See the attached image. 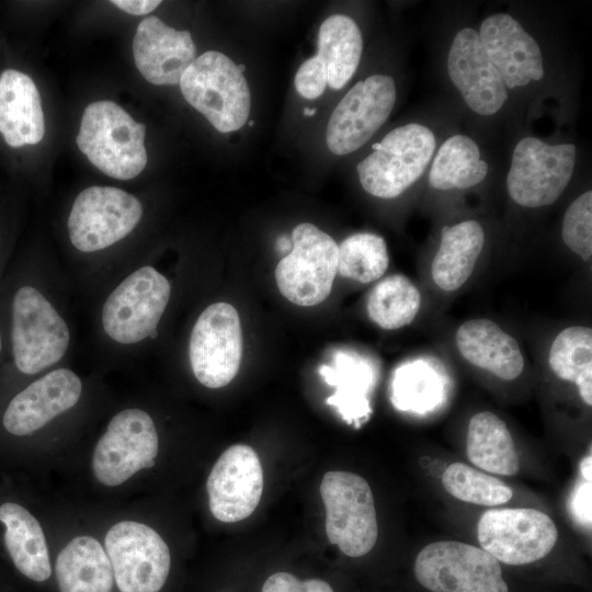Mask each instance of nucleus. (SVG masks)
I'll return each instance as SVG.
<instances>
[{"label": "nucleus", "mask_w": 592, "mask_h": 592, "mask_svg": "<svg viewBox=\"0 0 592 592\" xmlns=\"http://www.w3.org/2000/svg\"><path fill=\"white\" fill-rule=\"evenodd\" d=\"M145 125L118 104L96 101L82 115L76 141L89 161L106 175L129 180L146 167Z\"/></svg>", "instance_id": "nucleus-1"}, {"label": "nucleus", "mask_w": 592, "mask_h": 592, "mask_svg": "<svg viewBox=\"0 0 592 592\" xmlns=\"http://www.w3.org/2000/svg\"><path fill=\"white\" fill-rule=\"evenodd\" d=\"M182 95L220 133L241 128L250 114V90L228 56L208 50L196 57L180 79Z\"/></svg>", "instance_id": "nucleus-2"}, {"label": "nucleus", "mask_w": 592, "mask_h": 592, "mask_svg": "<svg viewBox=\"0 0 592 592\" xmlns=\"http://www.w3.org/2000/svg\"><path fill=\"white\" fill-rule=\"evenodd\" d=\"M435 145L432 130L421 124L410 123L390 130L357 164L363 189L380 198L399 196L423 174Z\"/></svg>", "instance_id": "nucleus-3"}, {"label": "nucleus", "mask_w": 592, "mask_h": 592, "mask_svg": "<svg viewBox=\"0 0 592 592\" xmlns=\"http://www.w3.org/2000/svg\"><path fill=\"white\" fill-rule=\"evenodd\" d=\"M326 508V533L331 544L349 557H361L374 547L378 526L368 482L350 471H328L320 483Z\"/></svg>", "instance_id": "nucleus-4"}, {"label": "nucleus", "mask_w": 592, "mask_h": 592, "mask_svg": "<svg viewBox=\"0 0 592 592\" xmlns=\"http://www.w3.org/2000/svg\"><path fill=\"white\" fill-rule=\"evenodd\" d=\"M414 574L432 592H509L499 561L462 542L426 545L415 558Z\"/></svg>", "instance_id": "nucleus-5"}, {"label": "nucleus", "mask_w": 592, "mask_h": 592, "mask_svg": "<svg viewBox=\"0 0 592 592\" xmlns=\"http://www.w3.org/2000/svg\"><path fill=\"white\" fill-rule=\"evenodd\" d=\"M169 281L152 266H143L106 298L101 315L105 333L122 344H134L156 335L169 303Z\"/></svg>", "instance_id": "nucleus-6"}, {"label": "nucleus", "mask_w": 592, "mask_h": 592, "mask_svg": "<svg viewBox=\"0 0 592 592\" xmlns=\"http://www.w3.org/2000/svg\"><path fill=\"white\" fill-rule=\"evenodd\" d=\"M291 240V252L275 269L277 287L293 304L318 305L331 293L338 273V244L309 223L295 227Z\"/></svg>", "instance_id": "nucleus-7"}, {"label": "nucleus", "mask_w": 592, "mask_h": 592, "mask_svg": "<svg viewBox=\"0 0 592 592\" xmlns=\"http://www.w3.org/2000/svg\"><path fill=\"white\" fill-rule=\"evenodd\" d=\"M11 339L16 367L24 374H36L65 355L70 333L45 296L23 286L13 299Z\"/></svg>", "instance_id": "nucleus-8"}, {"label": "nucleus", "mask_w": 592, "mask_h": 592, "mask_svg": "<svg viewBox=\"0 0 592 592\" xmlns=\"http://www.w3.org/2000/svg\"><path fill=\"white\" fill-rule=\"evenodd\" d=\"M576 152L572 144L549 145L535 137L521 139L506 177L512 200L524 207L555 203L570 182Z\"/></svg>", "instance_id": "nucleus-9"}, {"label": "nucleus", "mask_w": 592, "mask_h": 592, "mask_svg": "<svg viewBox=\"0 0 592 592\" xmlns=\"http://www.w3.org/2000/svg\"><path fill=\"white\" fill-rule=\"evenodd\" d=\"M104 545L121 592H158L164 585L171 556L153 528L123 521L109 530Z\"/></svg>", "instance_id": "nucleus-10"}, {"label": "nucleus", "mask_w": 592, "mask_h": 592, "mask_svg": "<svg viewBox=\"0 0 592 592\" xmlns=\"http://www.w3.org/2000/svg\"><path fill=\"white\" fill-rule=\"evenodd\" d=\"M138 198L112 186H90L76 197L68 218L71 243L82 252L103 250L125 238L139 223Z\"/></svg>", "instance_id": "nucleus-11"}, {"label": "nucleus", "mask_w": 592, "mask_h": 592, "mask_svg": "<svg viewBox=\"0 0 592 592\" xmlns=\"http://www.w3.org/2000/svg\"><path fill=\"white\" fill-rule=\"evenodd\" d=\"M477 537L498 561L521 566L548 555L558 531L547 514L535 509H491L480 516Z\"/></svg>", "instance_id": "nucleus-12"}, {"label": "nucleus", "mask_w": 592, "mask_h": 592, "mask_svg": "<svg viewBox=\"0 0 592 592\" xmlns=\"http://www.w3.org/2000/svg\"><path fill=\"white\" fill-rule=\"evenodd\" d=\"M159 440L151 417L132 408L115 414L93 452L92 468L103 485L114 487L155 465Z\"/></svg>", "instance_id": "nucleus-13"}, {"label": "nucleus", "mask_w": 592, "mask_h": 592, "mask_svg": "<svg viewBox=\"0 0 592 592\" xmlns=\"http://www.w3.org/2000/svg\"><path fill=\"white\" fill-rule=\"evenodd\" d=\"M190 363L205 387L220 388L237 375L242 356L238 311L228 303L209 305L197 318L190 337Z\"/></svg>", "instance_id": "nucleus-14"}, {"label": "nucleus", "mask_w": 592, "mask_h": 592, "mask_svg": "<svg viewBox=\"0 0 592 592\" xmlns=\"http://www.w3.org/2000/svg\"><path fill=\"white\" fill-rule=\"evenodd\" d=\"M396 101L391 77L373 75L354 84L335 106L327 126V146L334 155L361 148L389 117Z\"/></svg>", "instance_id": "nucleus-15"}, {"label": "nucleus", "mask_w": 592, "mask_h": 592, "mask_svg": "<svg viewBox=\"0 0 592 592\" xmlns=\"http://www.w3.org/2000/svg\"><path fill=\"white\" fill-rule=\"evenodd\" d=\"M212 514L220 522L236 523L250 516L263 491V469L255 451L246 444L227 448L206 481Z\"/></svg>", "instance_id": "nucleus-16"}, {"label": "nucleus", "mask_w": 592, "mask_h": 592, "mask_svg": "<svg viewBox=\"0 0 592 592\" xmlns=\"http://www.w3.org/2000/svg\"><path fill=\"white\" fill-rule=\"evenodd\" d=\"M447 71L465 103L480 115L497 113L508 99V90L488 58L477 31L460 30L451 45Z\"/></svg>", "instance_id": "nucleus-17"}, {"label": "nucleus", "mask_w": 592, "mask_h": 592, "mask_svg": "<svg viewBox=\"0 0 592 592\" xmlns=\"http://www.w3.org/2000/svg\"><path fill=\"white\" fill-rule=\"evenodd\" d=\"M479 38L506 88L523 87L544 76L540 48L522 25L505 13L482 21Z\"/></svg>", "instance_id": "nucleus-18"}, {"label": "nucleus", "mask_w": 592, "mask_h": 592, "mask_svg": "<svg viewBox=\"0 0 592 592\" xmlns=\"http://www.w3.org/2000/svg\"><path fill=\"white\" fill-rule=\"evenodd\" d=\"M133 54L137 69L147 81L174 86L196 58V47L190 32L178 31L150 15L137 26Z\"/></svg>", "instance_id": "nucleus-19"}, {"label": "nucleus", "mask_w": 592, "mask_h": 592, "mask_svg": "<svg viewBox=\"0 0 592 592\" xmlns=\"http://www.w3.org/2000/svg\"><path fill=\"white\" fill-rule=\"evenodd\" d=\"M82 384L76 373L55 369L29 385L9 403L3 425L13 435H26L43 428L79 400Z\"/></svg>", "instance_id": "nucleus-20"}, {"label": "nucleus", "mask_w": 592, "mask_h": 592, "mask_svg": "<svg viewBox=\"0 0 592 592\" xmlns=\"http://www.w3.org/2000/svg\"><path fill=\"white\" fill-rule=\"evenodd\" d=\"M319 374L323 380L335 388L326 402L337 408L342 419L360 426L372 412L369 395L376 380L375 365L365 356L352 351L338 350L330 364H322Z\"/></svg>", "instance_id": "nucleus-21"}, {"label": "nucleus", "mask_w": 592, "mask_h": 592, "mask_svg": "<svg viewBox=\"0 0 592 592\" xmlns=\"http://www.w3.org/2000/svg\"><path fill=\"white\" fill-rule=\"evenodd\" d=\"M0 133L13 148L35 145L45 133L39 92L27 75L15 69L0 75Z\"/></svg>", "instance_id": "nucleus-22"}, {"label": "nucleus", "mask_w": 592, "mask_h": 592, "mask_svg": "<svg viewBox=\"0 0 592 592\" xmlns=\"http://www.w3.org/2000/svg\"><path fill=\"white\" fill-rule=\"evenodd\" d=\"M456 346L470 364L494 376L513 380L524 368L516 340L489 319L465 321L456 331Z\"/></svg>", "instance_id": "nucleus-23"}, {"label": "nucleus", "mask_w": 592, "mask_h": 592, "mask_svg": "<svg viewBox=\"0 0 592 592\" xmlns=\"http://www.w3.org/2000/svg\"><path fill=\"white\" fill-rule=\"evenodd\" d=\"M483 242V229L476 220L444 226L440 247L431 265L436 286L446 292L462 287L474 271Z\"/></svg>", "instance_id": "nucleus-24"}, {"label": "nucleus", "mask_w": 592, "mask_h": 592, "mask_svg": "<svg viewBox=\"0 0 592 592\" xmlns=\"http://www.w3.org/2000/svg\"><path fill=\"white\" fill-rule=\"evenodd\" d=\"M56 578L60 592H111L113 569L102 545L91 536H78L59 553Z\"/></svg>", "instance_id": "nucleus-25"}, {"label": "nucleus", "mask_w": 592, "mask_h": 592, "mask_svg": "<svg viewBox=\"0 0 592 592\" xmlns=\"http://www.w3.org/2000/svg\"><path fill=\"white\" fill-rule=\"evenodd\" d=\"M0 522L5 526V547L18 570L34 581L47 580L52 567L38 521L25 508L7 502L0 506Z\"/></svg>", "instance_id": "nucleus-26"}, {"label": "nucleus", "mask_w": 592, "mask_h": 592, "mask_svg": "<svg viewBox=\"0 0 592 592\" xmlns=\"http://www.w3.org/2000/svg\"><path fill=\"white\" fill-rule=\"evenodd\" d=\"M363 50V38L357 24L350 16L333 14L320 25L318 54L326 71L327 84L342 89L357 69Z\"/></svg>", "instance_id": "nucleus-27"}, {"label": "nucleus", "mask_w": 592, "mask_h": 592, "mask_svg": "<svg viewBox=\"0 0 592 592\" xmlns=\"http://www.w3.org/2000/svg\"><path fill=\"white\" fill-rule=\"evenodd\" d=\"M466 452L475 466L488 473L512 476L520 469L519 455L506 424L490 411L471 417Z\"/></svg>", "instance_id": "nucleus-28"}, {"label": "nucleus", "mask_w": 592, "mask_h": 592, "mask_svg": "<svg viewBox=\"0 0 592 592\" xmlns=\"http://www.w3.org/2000/svg\"><path fill=\"white\" fill-rule=\"evenodd\" d=\"M488 163L477 144L465 135H454L440 147L431 166L429 183L436 190L468 189L480 183Z\"/></svg>", "instance_id": "nucleus-29"}, {"label": "nucleus", "mask_w": 592, "mask_h": 592, "mask_svg": "<svg viewBox=\"0 0 592 592\" xmlns=\"http://www.w3.org/2000/svg\"><path fill=\"white\" fill-rule=\"evenodd\" d=\"M548 362L554 374L576 384L579 395L592 405V329L582 326L566 328L553 341Z\"/></svg>", "instance_id": "nucleus-30"}, {"label": "nucleus", "mask_w": 592, "mask_h": 592, "mask_svg": "<svg viewBox=\"0 0 592 592\" xmlns=\"http://www.w3.org/2000/svg\"><path fill=\"white\" fill-rule=\"evenodd\" d=\"M443 395V378L426 361L407 362L394 372L390 400L398 410L425 413L439 406Z\"/></svg>", "instance_id": "nucleus-31"}, {"label": "nucleus", "mask_w": 592, "mask_h": 592, "mask_svg": "<svg viewBox=\"0 0 592 592\" xmlns=\"http://www.w3.org/2000/svg\"><path fill=\"white\" fill-rule=\"evenodd\" d=\"M421 295L405 275H390L377 283L368 294L367 314L385 330H395L412 322L419 312Z\"/></svg>", "instance_id": "nucleus-32"}, {"label": "nucleus", "mask_w": 592, "mask_h": 592, "mask_svg": "<svg viewBox=\"0 0 592 592\" xmlns=\"http://www.w3.org/2000/svg\"><path fill=\"white\" fill-rule=\"evenodd\" d=\"M389 258L385 240L375 234H355L338 246V272L360 283H371L384 275Z\"/></svg>", "instance_id": "nucleus-33"}, {"label": "nucleus", "mask_w": 592, "mask_h": 592, "mask_svg": "<svg viewBox=\"0 0 592 592\" xmlns=\"http://www.w3.org/2000/svg\"><path fill=\"white\" fill-rule=\"evenodd\" d=\"M445 490L465 502L497 506L509 502L512 489L500 479L463 463H453L443 473Z\"/></svg>", "instance_id": "nucleus-34"}, {"label": "nucleus", "mask_w": 592, "mask_h": 592, "mask_svg": "<svg viewBox=\"0 0 592 592\" xmlns=\"http://www.w3.org/2000/svg\"><path fill=\"white\" fill-rule=\"evenodd\" d=\"M566 246L584 261L592 255V192L587 191L567 208L561 228Z\"/></svg>", "instance_id": "nucleus-35"}, {"label": "nucleus", "mask_w": 592, "mask_h": 592, "mask_svg": "<svg viewBox=\"0 0 592 592\" xmlns=\"http://www.w3.org/2000/svg\"><path fill=\"white\" fill-rule=\"evenodd\" d=\"M327 86L325 67L321 60L314 56L298 68L295 75V88L305 99H317Z\"/></svg>", "instance_id": "nucleus-36"}, {"label": "nucleus", "mask_w": 592, "mask_h": 592, "mask_svg": "<svg viewBox=\"0 0 592 592\" xmlns=\"http://www.w3.org/2000/svg\"><path fill=\"white\" fill-rule=\"evenodd\" d=\"M261 592H333L331 585L320 579L299 580L288 572H276L270 576Z\"/></svg>", "instance_id": "nucleus-37"}, {"label": "nucleus", "mask_w": 592, "mask_h": 592, "mask_svg": "<svg viewBox=\"0 0 592 592\" xmlns=\"http://www.w3.org/2000/svg\"><path fill=\"white\" fill-rule=\"evenodd\" d=\"M592 481H584L572 491L569 510L572 517L584 527L592 523Z\"/></svg>", "instance_id": "nucleus-38"}, {"label": "nucleus", "mask_w": 592, "mask_h": 592, "mask_svg": "<svg viewBox=\"0 0 592 592\" xmlns=\"http://www.w3.org/2000/svg\"><path fill=\"white\" fill-rule=\"evenodd\" d=\"M121 10L134 14L143 15L153 11L161 1L156 0H114L112 1Z\"/></svg>", "instance_id": "nucleus-39"}, {"label": "nucleus", "mask_w": 592, "mask_h": 592, "mask_svg": "<svg viewBox=\"0 0 592 592\" xmlns=\"http://www.w3.org/2000/svg\"><path fill=\"white\" fill-rule=\"evenodd\" d=\"M580 473L585 481H592V456L587 455L580 462Z\"/></svg>", "instance_id": "nucleus-40"}, {"label": "nucleus", "mask_w": 592, "mask_h": 592, "mask_svg": "<svg viewBox=\"0 0 592 592\" xmlns=\"http://www.w3.org/2000/svg\"><path fill=\"white\" fill-rule=\"evenodd\" d=\"M277 248H278V250L281 252H286V251L291 252V250L293 248L292 240H289L288 237H286V236H281L277 239Z\"/></svg>", "instance_id": "nucleus-41"}, {"label": "nucleus", "mask_w": 592, "mask_h": 592, "mask_svg": "<svg viewBox=\"0 0 592 592\" xmlns=\"http://www.w3.org/2000/svg\"><path fill=\"white\" fill-rule=\"evenodd\" d=\"M304 114L307 115V116H312V115L316 114V109L305 107L304 109Z\"/></svg>", "instance_id": "nucleus-42"}, {"label": "nucleus", "mask_w": 592, "mask_h": 592, "mask_svg": "<svg viewBox=\"0 0 592 592\" xmlns=\"http://www.w3.org/2000/svg\"><path fill=\"white\" fill-rule=\"evenodd\" d=\"M238 69L243 73L246 67L243 65H238Z\"/></svg>", "instance_id": "nucleus-43"}, {"label": "nucleus", "mask_w": 592, "mask_h": 592, "mask_svg": "<svg viewBox=\"0 0 592 592\" xmlns=\"http://www.w3.org/2000/svg\"><path fill=\"white\" fill-rule=\"evenodd\" d=\"M249 125H250V126L254 125V122H253V121H250V122H249Z\"/></svg>", "instance_id": "nucleus-44"}, {"label": "nucleus", "mask_w": 592, "mask_h": 592, "mask_svg": "<svg viewBox=\"0 0 592 592\" xmlns=\"http://www.w3.org/2000/svg\"><path fill=\"white\" fill-rule=\"evenodd\" d=\"M1 346H2V342H1V337H0V351H1Z\"/></svg>", "instance_id": "nucleus-45"}]
</instances>
